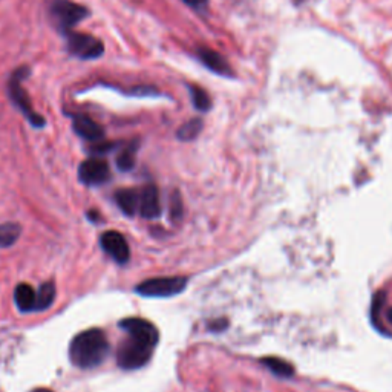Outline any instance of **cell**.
Masks as SVG:
<instances>
[{
  "label": "cell",
  "mask_w": 392,
  "mask_h": 392,
  "mask_svg": "<svg viewBox=\"0 0 392 392\" xmlns=\"http://www.w3.org/2000/svg\"><path fill=\"white\" fill-rule=\"evenodd\" d=\"M78 178L86 186H102L110 178L109 164L102 158H89L80 164Z\"/></svg>",
  "instance_id": "7"
},
{
  "label": "cell",
  "mask_w": 392,
  "mask_h": 392,
  "mask_svg": "<svg viewBox=\"0 0 392 392\" xmlns=\"http://www.w3.org/2000/svg\"><path fill=\"white\" fill-rule=\"evenodd\" d=\"M109 340L100 328H90L77 334L69 346L71 361L82 369H90L102 365L109 354Z\"/></svg>",
  "instance_id": "1"
},
{
  "label": "cell",
  "mask_w": 392,
  "mask_h": 392,
  "mask_svg": "<svg viewBox=\"0 0 392 392\" xmlns=\"http://www.w3.org/2000/svg\"><path fill=\"white\" fill-rule=\"evenodd\" d=\"M14 300L17 308L22 311V313H31V311H36L37 291L31 285L20 284L16 287Z\"/></svg>",
  "instance_id": "14"
},
{
  "label": "cell",
  "mask_w": 392,
  "mask_h": 392,
  "mask_svg": "<svg viewBox=\"0 0 392 392\" xmlns=\"http://www.w3.org/2000/svg\"><path fill=\"white\" fill-rule=\"evenodd\" d=\"M198 57L201 60V63H203L206 68H208L212 73L218 75H226V77L232 75V68L228 66L227 60L216 51H212V49L208 48H199Z\"/></svg>",
  "instance_id": "11"
},
{
  "label": "cell",
  "mask_w": 392,
  "mask_h": 392,
  "mask_svg": "<svg viewBox=\"0 0 392 392\" xmlns=\"http://www.w3.org/2000/svg\"><path fill=\"white\" fill-rule=\"evenodd\" d=\"M22 233V227L17 223L0 224V248L13 247Z\"/></svg>",
  "instance_id": "16"
},
{
  "label": "cell",
  "mask_w": 392,
  "mask_h": 392,
  "mask_svg": "<svg viewBox=\"0 0 392 392\" xmlns=\"http://www.w3.org/2000/svg\"><path fill=\"white\" fill-rule=\"evenodd\" d=\"M183 2L190 8L196 9V11H204L208 5V0H183Z\"/></svg>",
  "instance_id": "22"
},
{
  "label": "cell",
  "mask_w": 392,
  "mask_h": 392,
  "mask_svg": "<svg viewBox=\"0 0 392 392\" xmlns=\"http://www.w3.org/2000/svg\"><path fill=\"white\" fill-rule=\"evenodd\" d=\"M73 127L78 137L88 139V142H100L105 137L103 127L85 115H77L74 118Z\"/></svg>",
  "instance_id": "12"
},
{
  "label": "cell",
  "mask_w": 392,
  "mask_h": 392,
  "mask_svg": "<svg viewBox=\"0 0 392 392\" xmlns=\"http://www.w3.org/2000/svg\"><path fill=\"white\" fill-rule=\"evenodd\" d=\"M33 392H53L51 389H48V388H37V389H34Z\"/></svg>",
  "instance_id": "24"
},
{
  "label": "cell",
  "mask_w": 392,
  "mask_h": 392,
  "mask_svg": "<svg viewBox=\"0 0 392 392\" xmlns=\"http://www.w3.org/2000/svg\"><path fill=\"white\" fill-rule=\"evenodd\" d=\"M100 244H102L103 250L115 260L117 264L120 265L127 264V260L130 258V250L122 233L110 230V232H106L102 235V238H100Z\"/></svg>",
  "instance_id": "8"
},
{
  "label": "cell",
  "mask_w": 392,
  "mask_h": 392,
  "mask_svg": "<svg viewBox=\"0 0 392 392\" xmlns=\"http://www.w3.org/2000/svg\"><path fill=\"white\" fill-rule=\"evenodd\" d=\"M135 157H137V143L127 146L122 154L117 158V167L122 172H129L135 166Z\"/></svg>",
  "instance_id": "20"
},
{
  "label": "cell",
  "mask_w": 392,
  "mask_h": 392,
  "mask_svg": "<svg viewBox=\"0 0 392 392\" xmlns=\"http://www.w3.org/2000/svg\"><path fill=\"white\" fill-rule=\"evenodd\" d=\"M55 300V285L54 282H45L37 291L36 311H45L54 304Z\"/></svg>",
  "instance_id": "17"
},
{
  "label": "cell",
  "mask_w": 392,
  "mask_h": 392,
  "mask_svg": "<svg viewBox=\"0 0 392 392\" xmlns=\"http://www.w3.org/2000/svg\"><path fill=\"white\" fill-rule=\"evenodd\" d=\"M68 40V51L77 58L82 60H95L102 57L105 53V46L94 36H88L82 33L69 31L65 34Z\"/></svg>",
  "instance_id": "6"
},
{
  "label": "cell",
  "mask_w": 392,
  "mask_h": 392,
  "mask_svg": "<svg viewBox=\"0 0 392 392\" xmlns=\"http://www.w3.org/2000/svg\"><path fill=\"white\" fill-rule=\"evenodd\" d=\"M295 2H296V4H300V2H302V0H295Z\"/></svg>",
  "instance_id": "25"
},
{
  "label": "cell",
  "mask_w": 392,
  "mask_h": 392,
  "mask_svg": "<svg viewBox=\"0 0 392 392\" xmlns=\"http://www.w3.org/2000/svg\"><path fill=\"white\" fill-rule=\"evenodd\" d=\"M201 130H203V120L194 118L178 129L176 137L181 142H192L201 134Z\"/></svg>",
  "instance_id": "18"
},
{
  "label": "cell",
  "mask_w": 392,
  "mask_h": 392,
  "mask_svg": "<svg viewBox=\"0 0 392 392\" xmlns=\"http://www.w3.org/2000/svg\"><path fill=\"white\" fill-rule=\"evenodd\" d=\"M139 215L146 219H157L161 215V201L159 192L154 184H149L142 189V198H139Z\"/></svg>",
  "instance_id": "10"
},
{
  "label": "cell",
  "mask_w": 392,
  "mask_h": 392,
  "mask_svg": "<svg viewBox=\"0 0 392 392\" xmlns=\"http://www.w3.org/2000/svg\"><path fill=\"white\" fill-rule=\"evenodd\" d=\"M49 16L53 17L55 26L63 34L73 31V28L89 16V9L73 0H51L49 2Z\"/></svg>",
  "instance_id": "4"
},
{
  "label": "cell",
  "mask_w": 392,
  "mask_h": 392,
  "mask_svg": "<svg viewBox=\"0 0 392 392\" xmlns=\"http://www.w3.org/2000/svg\"><path fill=\"white\" fill-rule=\"evenodd\" d=\"M120 328H122L126 334H134L144 337L149 340H154L158 344L159 333L158 328L146 319H139V317H127L125 320L120 322Z\"/></svg>",
  "instance_id": "9"
},
{
  "label": "cell",
  "mask_w": 392,
  "mask_h": 392,
  "mask_svg": "<svg viewBox=\"0 0 392 392\" xmlns=\"http://www.w3.org/2000/svg\"><path fill=\"white\" fill-rule=\"evenodd\" d=\"M260 364H263L264 366H267L271 371V373H273L277 377L290 378V377L295 376L293 365H290L288 361H285V360H280V359H276V357H265V359L260 360Z\"/></svg>",
  "instance_id": "15"
},
{
  "label": "cell",
  "mask_w": 392,
  "mask_h": 392,
  "mask_svg": "<svg viewBox=\"0 0 392 392\" xmlns=\"http://www.w3.org/2000/svg\"><path fill=\"white\" fill-rule=\"evenodd\" d=\"M157 344L152 340L127 334L126 340L122 341L117 351V364L122 369L132 371L139 369L149 364L154 356V349Z\"/></svg>",
  "instance_id": "2"
},
{
  "label": "cell",
  "mask_w": 392,
  "mask_h": 392,
  "mask_svg": "<svg viewBox=\"0 0 392 392\" xmlns=\"http://www.w3.org/2000/svg\"><path fill=\"white\" fill-rule=\"evenodd\" d=\"M28 75V68H18L14 71V74L9 78L8 83V94L9 98L13 100V103L16 107L25 115V118L29 122V125L34 127H43L45 126V118L42 115H38L36 110L33 109L31 103H29V98L25 92V89L22 86L23 78Z\"/></svg>",
  "instance_id": "3"
},
{
  "label": "cell",
  "mask_w": 392,
  "mask_h": 392,
  "mask_svg": "<svg viewBox=\"0 0 392 392\" xmlns=\"http://www.w3.org/2000/svg\"><path fill=\"white\" fill-rule=\"evenodd\" d=\"M139 198H142V190L135 189H122L115 194V201L122 212L127 216H134L139 210Z\"/></svg>",
  "instance_id": "13"
},
{
  "label": "cell",
  "mask_w": 392,
  "mask_h": 392,
  "mask_svg": "<svg viewBox=\"0 0 392 392\" xmlns=\"http://www.w3.org/2000/svg\"><path fill=\"white\" fill-rule=\"evenodd\" d=\"M170 216L174 221L183 216V199H181L179 192H174L172 198H170Z\"/></svg>",
  "instance_id": "21"
},
{
  "label": "cell",
  "mask_w": 392,
  "mask_h": 392,
  "mask_svg": "<svg viewBox=\"0 0 392 392\" xmlns=\"http://www.w3.org/2000/svg\"><path fill=\"white\" fill-rule=\"evenodd\" d=\"M386 319H388V322H389V324L392 325V308L388 311V313H386Z\"/></svg>",
  "instance_id": "23"
},
{
  "label": "cell",
  "mask_w": 392,
  "mask_h": 392,
  "mask_svg": "<svg viewBox=\"0 0 392 392\" xmlns=\"http://www.w3.org/2000/svg\"><path fill=\"white\" fill-rule=\"evenodd\" d=\"M187 277H154L135 287V293L143 297H172L183 293L187 287Z\"/></svg>",
  "instance_id": "5"
},
{
  "label": "cell",
  "mask_w": 392,
  "mask_h": 392,
  "mask_svg": "<svg viewBox=\"0 0 392 392\" xmlns=\"http://www.w3.org/2000/svg\"><path fill=\"white\" fill-rule=\"evenodd\" d=\"M190 95H192L194 106L201 110V112H207L212 107V100H210V95L203 88L190 86Z\"/></svg>",
  "instance_id": "19"
}]
</instances>
